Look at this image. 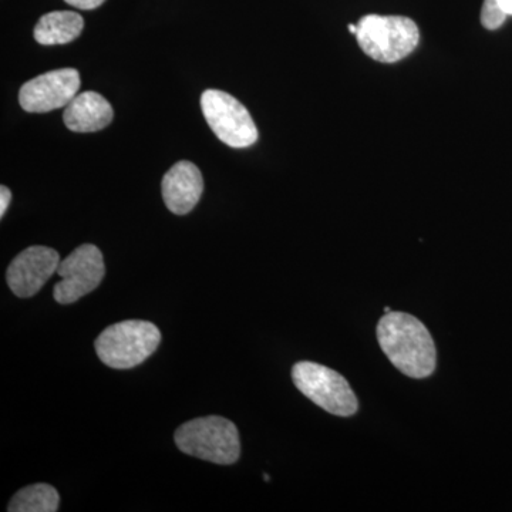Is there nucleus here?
I'll return each mask as SVG.
<instances>
[{
  "label": "nucleus",
  "mask_w": 512,
  "mask_h": 512,
  "mask_svg": "<svg viewBox=\"0 0 512 512\" xmlns=\"http://www.w3.org/2000/svg\"><path fill=\"white\" fill-rule=\"evenodd\" d=\"M377 340L384 355L403 375L426 379L437 365V350L429 330L404 312H389L379 320Z\"/></svg>",
  "instance_id": "obj_1"
},
{
  "label": "nucleus",
  "mask_w": 512,
  "mask_h": 512,
  "mask_svg": "<svg viewBox=\"0 0 512 512\" xmlns=\"http://www.w3.org/2000/svg\"><path fill=\"white\" fill-rule=\"evenodd\" d=\"M174 440L184 454L221 466H231L241 456L237 426L220 416L188 421L175 431Z\"/></svg>",
  "instance_id": "obj_2"
},
{
  "label": "nucleus",
  "mask_w": 512,
  "mask_h": 512,
  "mask_svg": "<svg viewBox=\"0 0 512 512\" xmlns=\"http://www.w3.org/2000/svg\"><path fill=\"white\" fill-rule=\"evenodd\" d=\"M161 343V332L146 320H124L111 325L97 338L96 353L111 369H133L146 362Z\"/></svg>",
  "instance_id": "obj_3"
},
{
  "label": "nucleus",
  "mask_w": 512,
  "mask_h": 512,
  "mask_svg": "<svg viewBox=\"0 0 512 512\" xmlns=\"http://www.w3.org/2000/svg\"><path fill=\"white\" fill-rule=\"evenodd\" d=\"M357 43L370 59L396 63L414 52L419 26L406 16L367 15L357 23Z\"/></svg>",
  "instance_id": "obj_4"
},
{
  "label": "nucleus",
  "mask_w": 512,
  "mask_h": 512,
  "mask_svg": "<svg viewBox=\"0 0 512 512\" xmlns=\"http://www.w3.org/2000/svg\"><path fill=\"white\" fill-rule=\"evenodd\" d=\"M292 379L303 396L330 414L349 417L359 409L348 380L336 370L318 363L299 362L293 366Z\"/></svg>",
  "instance_id": "obj_5"
},
{
  "label": "nucleus",
  "mask_w": 512,
  "mask_h": 512,
  "mask_svg": "<svg viewBox=\"0 0 512 512\" xmlns=\"http://www.w3.org/2000/svg\"><path fill=\"white\" fill-rule=\"evenodd\" d=\"M201 109L208 126L222 143L232 148H247L258 140V128L247 107L231 94L205 90Z\"/></svg>",
  "instance_id": "obj_6"
},
{
  "label": "nucleus",
  "mask_w": 512,
  "mask_h": 512,
  "mask_svg": "<svg viewBox=\"0 0 512 512\" xmlns=\"http://www.w3.org/2000/svg\"><path fill=\"white\" fill-rule=\"evenodd\" d=\"M53 296L60 305H70L93 292L106 275L103 254L96 245L84 244L60 261Z\"/></svg>",
  "instance_id": "obj_7"
},
{
  "label": "nucleus",
  "mask_w": 512,
  "mask_h": 512,
  "mask_svg": "<svg viewBox=\"0 0 512 512\" xmlns=\"http://www.w3.org/2000/svg\"><path fill=\"white\" fill-rule=\"evenodd\" d=\"M79 89L80 74L77 70H53L23 84L19 103L29 113H47L69 106Z\"/></svg>",
  "instance_id": "obj_8"
},
{
  "label": "nucleus",
  "mask_w": 512,
  "mask_h": 512,
  "mask_svg": "<svg viewBox=\"0 0 512 512\" xmlns=\"http://www.w3.org/2000/svg\"><path fill=\"white\" fill-rule=\"evenodd\" d=\"M60 264L59 252L55 249L35 245L20 252L6 272L10 291L18 298H32L57 272Z\"/></svg>",
  "instance_id": "obj_9"
},
{
  "label": "nucleus",
  "mask_w": 512,
  "mask_h": 512,
  "mask_svg": "<svg viewBox=\"0 0 512 512\" xmlns=\"http://www.w3.org/2000/svg\"><path fill=\"white\" fill-rule=\"evenodd\" d=\"M163 198L168 210L185 215L194 210L204 191L200 168L190 161H180L165 173Z\"/></svg>",
  "instance_id": "obj_10"
},
{
  "label": "nucleus",
  "mask_w": 512,
  "mask_h": 512,
  "mask_svg": "<svg viewBox=\"0 0 512 512\" xmlns=\"http://www.w3.org/2000/svg\"><path fill=\"white\" fill-rule=\"evenodd\" d=\"M114 111L109 101L99 93L77 94L63 114L64 124L74 133H94L113 121Z\"/></svg>",
  "instance_id": "obj_11"
},
{
  "label": "nucleus",
  "mask_w": 512,
  "mask_h": 512,
  "mask_svg": "<svg viewBox=\"0 0 512 512\" xmlns=\"http://www.w3.org/2000/svg\"><path fill=\"white\" fill-rule=\"evenodd\" d=\"M83 28L84 20L79 13L57 10L40 18L33 35L43 46L66 45L82 35Z\"/></svg>",
  "instance_id": "obj_12"
},
{
  "label": "nucleus",
  "mask_w": 512,
  "mask_h": 512,
  "mask_svg": "<svg viewBox=\"0 0 512 512\" xmlns=\"http://www.w3.org/2000/svg\"><path fill=\"white\" fill-rule=\"evenodd\" d=\"M60 495L49 484H33L22 488L9 503V512H55L59 508Z\"/></svg>",
  "instance_id": "obj_13"
},
{
  "label": "nucleus",
  "mask_w": 512,
  "mask_h": 512,
  "mask_svg": "<svg viewBox=\"0 0 512 512\" xmlns=\"http://www.w3.org/2000/svg\"><path fill=\"white\" fill-rule=\"evenodd\" d=\"M507 18V13L501 8L497 0H484L483 9H481V25H483L485 29H500Z\"/></svg>",
  "instance_id": "obj_14"
},
{
  "label": "nucleus",
  "mask_w": 512,
  "mask_h": 512,
  "mask_svg": "<svg viewBox=\"0 0 512 512\" xmlns=\"http://www.w3.org/2000/svg\"><path fill=\"white\" fill-rule=\"evenodd\" d=\"M64 2L69 3L70 6H74V8L77 9L93 10L103 5L106 0H64Z\"/></svg>",
  "instance_id": "obj_15"
},
{
  "label": "nucleus",
  "mask_w": 512,
  "mask_h": 512,
  "mask_svg": "<svg viewBox=\"0 0 512 512\" xmlns=\"http://www.w3.org/2000/svg\"><path fill=\"white\" fill-rule=\"evenodd\" d=\"M10 201H12V192H10L6 185H2V187H0V217H5Z\"/></svg>",
  "instance_id": "obj_16"
},
{
  "label": "nucleus",
  "mask_w": 512,
  "mask_h": 512,
  "mask_svg": "<svg viewBox=\"0 0 512 512\" xmlns=\"http://www.w3.org/2000/svg\"><path fill=\"white\" fill-rule=\"evenodd\" d=\"M501 8L505 10L508 16H512V0H497Z\"/></svg>",
  "instance_id": "obj_17"
},
{
  "label": "nucleus",
  "mask_w": 512,
  "mask_h": 512,
  "mask_svg": "<svg viewBox=\"0 0 512 512\" xmlns=\"http://www.w3.org/2000/svg\"><path fill=\"white\" fill-rule=\"evenodd\" d=\"M350 32L353 33V35H356L357 33V25H349Z\"/></svg>",
  "instance_id": "obj_18"
},
{
  "label": "nucleus",
  "mask_w": 512,
  "mask_h": 512,
  "mask_svg": "<svg viewBox=\"0 0 512 512\" xmlns=\"http://www.w3.org/2000/svg\"><path fill=\"white\" fill-rule=\"evenodd\" d=\"M389 312H392V311H390L389 306H386V308H384V313H389Z\"/></svg>",
  "instance_id": "obj_19"
},
{
  "label": "nucleus",
  "mask_w": 512,
  "mask_h": 512,
  "mask_svg": "<svg viewBox=\"0 0 512 512\" xmlns=\"http://www.w3.org/2000/svg\"><path fill=\"white\" fill-rule=\"evenodd\" d=\"M264 478H265V481H269V480H271V477L266 476V474H265Z\"/></svg>",
  "instance_id": "obj_20"
}]
</instances>
